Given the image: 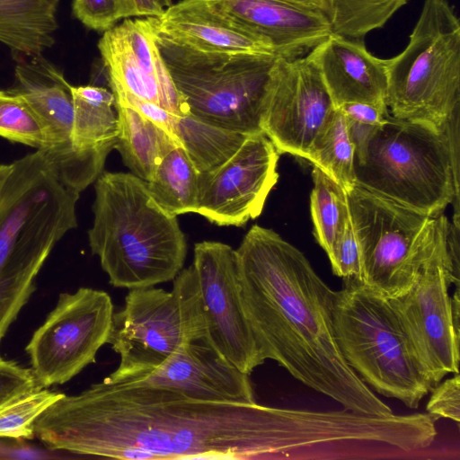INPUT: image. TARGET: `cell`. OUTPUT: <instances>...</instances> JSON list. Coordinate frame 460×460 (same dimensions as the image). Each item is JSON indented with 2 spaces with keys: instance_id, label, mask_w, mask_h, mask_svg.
Instances as JSON below:
<instances>
[{
  "instance_id": "cell-1",
  "label": "cell",
  "mask_w": 460,
  "mask_h": 460,
  "mask_svg": "<svg viewBox=\"0 0 460 460\" xmlns=\"http://www.w3.org/2000/svg\"><path fill=\"white\" fill-rule=\"evenodd\" d=\"M280 408L196 400L141 383L93 384L33 424L46 447L117 459L254 460L280 455Z\"/></svg>"
},
{
  "instance_id": "cell-2",
  "label": "cell",
  "mask_w": 460,
  "mask_h": 460,
  "mask_svg": "<svg viewBox=\"0 0 460 460\" xmlns=\"http://www.w3.org/2000/svg\"><path fill=\"white\" fill-rule=\"evenodd\" d=\"M243 308L264 360L345 409L393 413L345 361L335 339L333 291L305 256L272 229L252 226L235 250Z\"/></svg>"
},
{
  "instance_id": "cell-3",
  "label": "cell",
  "mask_w": 460,
  "mask_h": 460,
  "mask_svg": "<svg viewBox=\"0 0 460 460\" xmlns=\"http://www.w3.org/2000/svg\"><path fill=\"white\" fill-rule=\"evenodd\" d=\"M0 190V340L35 289L54 245L77 226V190L43 152L11 164Z\"/></svg>"
},
{
  "instance_id": "cell-4",
  "label": "cell",
  "mask_w": 460,
  "mask_h": 460,
  "mask_svg": "<svg viewBox=\"0 0 460 460\" xmlns=\"http://www.w3.org/2000/svg\"><path fill=\"white\" fill-rule=\"evenodd\" d=\"M93 254L115 288L134 289L173 280L187 243L177 217L164 211L132 172H102L95 181Z\"/></svg>"
},
{
  "instance_id": "cell-5",
  "label": "cell",
  "mask_w": 460,
  "mask_h": 460,
  "mask_svg": "<svg viewBox=\"0 0 460 460\" xmlns=\"http://www.w3.org/2000/svg\"><path fill=\"white\" fill-rule=\"evenodd\" d=\"M333 291L332 319L350 368L376 393L418 408L433 385L390 299L355 278Z\"/></svg>"
},
{
  "instance_id": "cell-6",
  "label": "cell",
  "mask_w": 460,
  "mask_h": 460,
  "mask_svg": "<svg viewBox=\"0 0 460 460\" xmlns=\"http://www.w3.org/2000/svg\"><path fill=\"white\" fill-rule=\"evenodd\" d=\"M355 176L358 185L430 217L453 203V224L459 225V170L444 125L389 112L355 163Z\"/></svg>"
},
{
  "instance_id": "cell-7",
  "label": "cell",
  "mask_w": 460,
  "mask_h": 460,
  "mask_svg": "<svg viewBox=\"0 0 460 460\" xmlns=\"http://www.w3.org/2000/svg\"><path fill=\"white\" fill-rule=\"evenodd\" d=\"M155 38L190 113L247 135L263 133L270 78L279 57L198 49L155 29Z\"/></svg>"
},
{
  "instance_id": "cell-8",
  "label": "cell",
  "mask_w": 460,
  "mask_h": 460,
  "mask_svg": "<svg viewBox=\"0 0 460 460\" xmlns=\"http://www.w3.org/2000/svg\"><path fill=\"white\" fill-rule=\"evenodd\" d=\"M390 114L438 128L460 108V22L447 0H425L406 47L386 58Z\"/></svg>"
},
{
  "instance_id": "cell-9",
  "label": "cell",
  "mask_w": 460,
  "mask_h": 460,
  "mask_svg": "<svg viewBox=\"0 0 460 460\" xmlns=\"http://www.w3.org/2000/svg\"><path fill=\"white\" fill-rule=\"evenodd\" d=\"M172 281L170 291L155 286L129 289L123 306L114 312L108 341L119 356V363L103 381L141 379L181 346L208 336L192 265L182 269Z\"/></svg>"
},
{
  "instance_id": "cell-10",
  "label": "cell",
  "mask_w": 460,
  "mask_h": 460,
  "mask_svg": "<svg viewBox=\"0 0 460 460\" xmlns=\"http://www.w3.org/2000/svg\"><path fill=\"white\" fill-rule=\"evenodd\" d=\"M362 263L361 281L393 299L415 283L430 247L437 218L355 185L347 192Z\"/></svg>"
},
{
  "instance_id": "cell-11",
  "label": "cell",
  "mask_w": 460,
  "mask_h": 460,
  "mask_svg": "<svg viewBox=\"0 0 460 460\" xmlns=\"http://www.w3.org/2000/svg\"><path fill=\"white\" fill-rule=\"evenodd\" d=\"M450 222L437 217L435 234L413 286L390 299L416 355L435 387L449 373H458L459 331L452 317L448 288H459L448 246Z\"/></svg>"
},
{
  "instance_id": "cell-12",
  "label": "cell",
  "mask_w": 460,
  "mask_h": 460,
  "mask_svg": "<svg viewBox=\"0 0 460 460\" xmlns=\"http://www.w3.org/2000/svg\"><path fill=\"white\" fill-rule=\"evenodd\" d=\"M114 305L110 295L80 288L62 293L26 346L31 370L41 387L62 385L96 361L109 341Z\"/></svg>"
},
{
  "instance_id": "cell-13",
  "label": "cell",
  "mask_w": 460,
  "mask_h": 460,
  "mask_svg": "<svg viewBox=\"0 0 460 460\" xmlns=\"http://www.w3.org/2000/svg\"><path fill=\"white\" fill-rule=\"evenodd\" d=\"M337 107L309 56L278 58L272 68L262 132L279 154L307 160Z\"/></svg>"
},
{
  "instance_id": "cell-14",
  "label": "cell",
  "mask_w": 460,
  "mask_h": 460,
  "mask_svg": "<svg viewBox=\"0 0 460 460\" xmlns=\"http://www.w3.org/2000/svg\"><path fill=\"white\" fill-rule=\"evenodd\" d=\"M191 265L210 343L227 361L250 375L265 360L243 308L235 250L221 242L197 243Z\"/></svg>"
},
{
  "instance_id": "cell-15",
  "label": "cell",
  "mask_w": 460,
  "mask_h": 460,
  "mask_svg": "<svg viewBox=\"0 0 460 460\" xmlns=\"http://www.w3.org/2000/svg\"><path fill=\"white\" fill-rule=\"evenodd\" d=\"M279 155L265 134L250 135L225 164L199 173L196 213L220 226L259 217L278 181Z\"/></svg>"
},
{
  "instance_id": "cell-16",
  "label": "cell",
  "mask_w": 460,
  "mask_h": 460,
  "mask_svg": "<svg viewBox=\"0 0 460 460\" xmlns=\"http://www.w3.org/2000/svg\"><path fill=\"white\" fill-rule=\"evenodd\" d=\"M10 90L20 95L44 125L49 147L43 152L60 178L81 192L93 183L74 152L71 134L74 118L72 86L42 55L22 58Z\"/></svg>"
},
{
  "instance_id": "cell-17",
  "label": "cell",
  "mask_w": 460,
  "mask_h": 460,
  "mask_svg": "<svg viewBox=\"0 0 460 460\" xmlns=\"http://www.w3.org/2000/svg\"><path fill=\"white\" fill-rule=\"evenodd\" d=\"M249 376L217 352L206 336L179 348L148 376L128 383L159 386L196 400L248 403L256 402Z\"/></svg>"
},
{
  "instance_id": "cell-18",
  "label": "cell",
  "mask_w": 460,
  "mask_h": 460,
  "mask_svg": "<svg viewBox=\"0 0 460 460\" xmlns=\"http://www.w3.org/2000/svg\"><path fill=\"white\" fill-rule=\"evenodd\" d=\"M239 23L267 38L276 56L294 60L308 54L331 33L320 10L279 0H207Z\"/></svg>"
},
{
  "instance_id": "cell-19",
  "label": "cell",
  "mask_w": 460,
  "mask_h": 460,
  "mask_svg": "<svg viewBox=\"0 0 460 460\" xmlns=\"http://www.w3.org/2000/svg\"><path fill=\"white\" fill-rule=\"evenodd\" d=\"M333 103L387 106L386 58L367 50L364 40L331 33L308 54Z\"/></svg>"
},
{
  "instance_id": "cell-20",
  "label": "cell",
  "mask_w": 460,
  "mask_h": 460,
  "mask_svg": "<svg viewBox=\"0 0 460 460\" xmlns=\"http://www.w3.org/2000/svg\"><path fill=\"white\" fill-rule=\"evenodd\" d=\"M159 34L194 49L276 56L270 40L239 23L207 0H181L151 17Z\"/></svg>"
},
{
  "instance_id": "cell-21",
  "label": "cell",
  "mask_w": 460,
  "mask_h": 460,
  "mask_svg": "<svg viewBox=\"0 0 460 460\" xmlns=\"http://www.w3.org/2000/svg\"><path fill=\"white\" fill-rule=\"evenodd\" d=\"M72 95L71 143L93 182L102 172L106 157L118 139L119 123L115 96L107 88L95 85L72 86Z\"/></svg>"
},
{
  "instance_id": "cell-22",
  "label": "cell",
  "mask_w": 460,
  "mask_h": 460,
  "mask_svg": "<svg viewBox=\"0 0 460 460\" xmlns=\"http://www.w3.org/2000/svg\"><path fill=\"white\" fill-rule=\"evenodd\" d=\"M59 0H0V42L22 58L55 43Z\"/></svg>"
},
{
  "instance_id": "cell-23",
  "label": "cell",
  "mask_w": 460,
  "mask_h": 460,
  "mask_svg": "<svg viewBox=\"0 0 460 460\" xmlns=\"http://www.w3.org/2000/svg\"><path fill=\"white\" fill-rule=\"evenodd\" d=\"M115 107L119 132L114 149L132 173L147 182L164 155L181 143L136 109L119 101Z\"/></svg>"
},
{
  "instance_id": "cell-24",
  "label": "cell",
  "mask_w": 460,
  "mask_h": 460,
  "mask_svg": "<svg viewBox=\"0 0 460 460\" xmlns=\"http://www.w3.org/2000/svg\"><path fill=\"white\" fill-rule=\"evenodd\" d=\"M172 129L199 173L225 164L250 136L212 124L190 112L175 115Z\"/></svg>"
},
{
  "instance_id": "cell-25",
  "label": "cell",
  "mask_w": 460,
  "mask_h": 460,
  "mask_svg": "<svg viewBox=\"0 0 460 460\" xmlns=\"http://www.w3.org/2000/svg\"><path fill=\"white\" fill-rule=\"evenodd\" d=\"M146 185L155 201L168 214L196 213L199 172L181 145L164 155Z\"/></svg>"
},
{
  "instance_id": "cell-26",
  "label": "cell",
  "mask_w": 460,
  "mask_h": 460,
  "mask_svg": "<svg viewBox=\"0 0 460 460\" xmlns=\"http://www.w3.org/2000/svg\"><path fill=\"white\" fill-rule=\"evenodd\" d=\"M320 1L332 33L364 40L370 31L384 27L409 0Z\"/></svg>"
},
{
  "instance_id": "cell-27",
  "label": "cell",
  "mask_w": 460,
  "mask_h": 460,
  "mask_svg": "<svg viewBox=\"0 0 460 460\" xmlns=\"http://www.w3.org/2000/svg\"><path fill=\"white\" fill-rule=\"evenodd\" d=\"M310 196L314 234L327 255L331 253L349 218L347 191L322 169L314 165Z\"/></svg>"
},
{
  "instance_id": "cell-28",
  "label": "cell",
  "mask_w": 460,
  "mask_h": 460,
  "mask_svg": "<svg viewBox=\"0 0 460 460\" xmlns=\"http://www.w3.org/2000/svg\"><path fill=\"white\" fill-rule=\"evenodd\" d=\"M98 48L108 72V80L141 100L163 107L159 84L137 66L117 26L104 31Z\"/></svg>"
},
{
  "instance_id": "cell-29",
  "label": "cell",
  "mask_w": 460,
  "mask_h": 460,
  "mask_svg": "<svg viewBox=\"0 0 460 460\" xmlns=\"http://www.w3.org/2000/svg\"><path fill=\"white\" fill-rule=\"evenodd\" d=\"M307 160L322 169L347 192L357 185L355 149L349 136L345 116L339 108L316 139Z\"/></svg>"
},
{
  "instance_id": "cell-30",
  "label": "cell",
  "mask_w": 460,
  "mask_h": 460,
  "mask_svg": "<svg viewBox=\"0 0 460 460\" xmlns=\"http://www.w3.org/2000/svg\"><path fill=\"white\" fill-rule=\"evenodd\" d=\"M0 137L41 152L49 147L44 125L30 105L10 89L0 90Z\"/></svg>"
},
{
  "instance_id": "cell-31",
  "label": "cell",
  "mask_w": 460,
  "mask_h": 460,
  "mask_svg": "<svg viewBox=\"0 0 460 460\" xmlns=\"http://www.w3.org/2000/svg\"><path fill=\"white\" fill-rule=\"evenodd\" d=\"M63 394L40 388L0 409V438L31 439L38 417Z\"/></svg>"
},
{
  "instance_id": "cell-32",
  "label": "cell",
  "mask_w": 460,
  "mask_h": 460,
  "mask_svg": "<svg viewBox=\"0 0 460 460\" xmlns=\"http://www.w3.org/2000/svg\"><path fill=\"white\" fill-rule=\"evenodd\" d=\"M328 258L335 275L361 279V253L350 216Z\"/></svg>"
},
{
  "instance_id": "cell-33",
  "label": "cell",
  "mask_w": 460,
  "mask_h": 460,
  "mask_svg": "<svg viewBox=\"0 0 460 460\" xmlns=\"http://www.w3.org/2000/svg\"><path fill=\"white\" fill-rule=\"evenodd\" d=\"M72 11L84 26L98 31H106L125 18L121 0H74Z\"/></svg>"
},
{
  "instance_id": "cell-34",
  "label": "cell",
  "mask_w": 460,
  "mask_h": 460,
  "mask_svg": "<svg viewBox=\"0 0 460 460\" xmlns=\"http://www.w3.org/2000/svg\"><path fill=\"white\" fill-rule=\"evenodd\" d=\"M40 388L31 368L0 356V409L9 402Z\"/></svg>"
},
{
  "instance_id": "cell-35",
  "label": "cell",
  "mask_w": 460,
  "mask_h": 460,
  "mask_svg": "<svg viewBox=\"0 0 460 460\" xmlns=\"http://www.w3.org/2000/svg\"><path fill=\"white\" fill-rule=\"evenodd\" d=\"M427 403V412L438 418L460 422V377L456 373L451 378L438 383L431 391Z\"/></svg>"
},
{
  "instance_id": "cell-36",
  "label": "cell",
  "mask_w": 460,
  "mask_h": 460,
  "mask_svg": "<svg viewBox=\"0 0 460 460\" xmlns=\"http://www.w3.org/2000/svg\"><path fill=\"white\" fill-rule=\"evenodd\" d=\"M60 451L40 448L24 439L0 438V459H52L65 458Z\"/></svg>"
},
{
  "instance_id": "cell-37",
  "label": "cell",
  "mask_w": 460,
  "mask_h": 460,
  "mask_svg": "<svg viewBox=\"0 0 460 460\" xmlns=\"http://www.w3.org/2000/svg\"><path fill=\"white\" fill-rule=\"evenodd\" d=\"M345 118L355 121L380 126L389 113L387 106L351 102L338 107Z\"/></svg>"
},
{
  "instance_id": "cell-38",
  "label": "cell",
  "mask_w": 460,
  "mask_h": 460,
  "mask_svg": "<svg viewBox=\"0 0 460 460\" xmlns=\"http://www.w3.org/2000/svg\"><path fill=\"white\" fill-rule=\"evenodd\" d=\"M345 119L349 136L355 149V163L358 164L364 159L369 141L381 125H371Z\"/></svg>"
},
{
  "instance_id": "cell-39",
  "label": "cell",
  "mask_w": 460,
  "mask_h": 460,
  "mask_svg": "<svg viewBox=\"0 0 460 460\" xmlns=\"http://www.w3.org/2000/svg\"><path fill=\"white\" fill-rule=\"evenodd\" d=\"M125 18L132 16L159 17L164 8L159 0H121Z\"/></svg>"
},
{
  "instance_id": "cell-40",
  "label": "cell",
  "mask_w": 460,
  "mask_h": 460,
  "mask_svg": "<svg viewBox=\"0 0 460 460\" xmlns=\"http://www.w3.org/2000/svg\"><path fill=\"white\" fill-rule=\"evenodd\" d=\"M279 1H283V2L293 4H296L299 6L321 11V1L320 0H279Z\"/></svg>"
},
{
  "instance_id": "cell-41",
  "label": "cell",
  "mask_w": 460,
  "mask_h": 460,
  "mask_svg": "<svg viewBox=\"0 0 460 460\" xmlns=\"http://www.w3.org/2000/svg\"><path fill=\"white\" fill-rule=\"evenodd\" d=\"M12 165L11 164H0V190L4 184V180L6 179L7 175L9 174L11 171Z\"/></svg>"
},
{
  "instance_id": "cell-42",
  "label": "cell",
  "mask_w": 460,
  "mask_h": 460,
  "mask_svg": "<svg viewBox=\"0 0 460 460\" xmlns=\"http://www.w3.org/2000/svg\"><path fill=\"white\" fill-rule=\"evenodd\" d=\"M159 1H160L161 4L163 5L164 8V7L168 8L171 5L173 4L172 0H159Z\"/></svg>"
}]
</instances>
